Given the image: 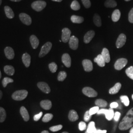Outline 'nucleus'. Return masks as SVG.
Segmentation results:
<instances>
[{
  "label": "nucleus",
  "mask_w": 133,
  "mask_h": 133,
  "mask_svg": "<svg viewBox=\"0 0 133 133\" xmlns=\"http://www.w3.org/2000/svg\"><path fill=\"white\" fill-rule=\"evenodd\" d=\"M41 133H49L48 131H43Z\"/></svg>",
  "instance_id": "54"
},
{
  "label": "nucleus",
  "mask_w": 133,
  "mask_h": 133,
  "mask_svg": "<svg viewBox=\"0 0 133 133\" xmlns=\"http://www.w3.org/2000/svg\"><path fill=\"white\" fill-rule=\"evenodd\" d=\"M19 18L23 24L26 25H30L32 23V19L28 14L21 13L19 14Z\"/></svg>",
  "instance_id": "9"
},
{
  "label": "nucleus",
  "mask_w": 133,
  "mask_h": 133,
  "mask_svg": "<svg viewBox=\"0 0 133 133\" xmlns=\"http://www.w3.org/2000/svg\"><path fill=\"white\" fill-rule=\"evenodd\" d=\"M95 105L96 106L101 108H105L108 105L107 101L103 99H97L95 101Z\"/></svg>",
  "instance_id": "30"
},
{
  "label": "nucleus",
  "mask_w": 133,
  "mask_h": 133,
  "mask_svg": "<svg viewBox=\"0 0 133 133\" xmlns=\"http://www.w3.org/2000/svg\"><path fill=\"white\" fill-rule=\"evenodd\" d=\"M85 133H88V132H87V131H86V132Z\"/></svg>",
  "instance_id": "60"
},
{
  "label": "nucleus",
  "mask_w": 133,
  "mask_h": 133,
  "mask_svg": "<svg viewBox=\"0 0 133 133\" xmlns=\"http://www.w3.org/2000/svg\"><path fill=\"white\" fill-rule=\"evenodd\" d=\"M11 1H12V2H20L21 1V0H10Z\"/></svg>",
  "instance_id": "55"
},
{
  "label": "nucleus",
  "mask_w": 133,
  "mask_h": 133,
  "mask_svg": "<svg viewBox=\"0 0 133 133\" xmlns=\"http://www.w3.org/2000/svg\"><path fill=\"white\" fill-rule=\"evenodd\" d=\"M52 43L50 42H48L45 43L41 48V51L39 54V57L40 58L44 57L46 54H48L49 52L50 51L52 48Z\"/></svg>",
  "instance_id": "5"
},
{
  "label": "nucleus",
  "mask_w": 133,
  "mask_h": 133,
  "mask_svg": "<svg viewBox=\"0 0 133 133\" xmlns=\"http://www.w3.org/2000/svg\"><path fill=\"white\" fill-rule=\"evenodd\" d=\"M52 1L54 2H61L62 0H52Z\"/></svg>",
  "instance_id": "53"
},
{
  "label": "nucleus",
  "mask_w": 133,
  "mask_h": 133,
  "mask_svg": "<svg viewBox=\"0 0 133 133\" xmlns=\"http://www.w3.org/2000/svg\"><path fill=\"white\" fill-rule=\"evenodd\" d=\"M71 8L74 10H78L81 9V6L79 3L76 0H75L71 3Z\"/></svg>",
  "instance_id": "34"
},
{
  "label": "nucleus",
  "mask_w": 133,
  "mask_h": 133,
  "mask_svg": "<svg viewBox=\"0 0 133 133\" xmlns=\"http://www.w3.org/2000/svg\"><path fill=\"white\" fill-rule=\"evenodd\" d=\"M130 133H133V127H132L130 130Z\"/></svg>",
  "instance_id": "52"
},
{
  "label": "nucleus",
  "mask_w": 133,
  "mask_h": 133,
  "mask_svg": "<svg viewBox=\"0 0 133 133\" xmlns=\"http://www.w3.org/2000/svg\"><path fill=\"white\" fill-rule=\"evenodd\" d=\"M30 41L34 49H36L39 45V40L35 35H32L30 38Z\"/></svg>",
  "instance_id": "19"
},
{
  "label": "nucleus",
  "mask_w": 133,
  "mask_h": 133,
  "mask_svg": "<svg viewBox=\"0 0 133 133\" xmlns=\"http://www.w3.org/2000/svg\"><path fill=\"white\" fill-rule=\"evenodd\" d=\"M93 21L95 25L97 27H101L102 26V21L99 15L98 14H94L93 17Z\"/></svg>",
  "instance_id": "31"
},
{
  "label": "nucleus",
  "mask_w": 133,
  "mask_h": 133,
  "mask_svg": "<svg viewBox=\"0 0 133 133\" xmlns=\"http://www.w3.org/2000/svg\"><path fill=\"white\" fill-rule=\"evenodd\" d=\"M94 61L98 65V66H99L101 67H103L105 66V62L101 54L98 55L94 59Z\"/></svg>",
  "instance_id": "21"
},
{
  "label": "nucleus",
  "mask_w": 133,
  "mask_h": 133,
  "mask_svg": "<svg viewBox=\"0 0 133 133\" xmlns=\"http://www.w3.org/2000/svg\"><path fill=\"white\" fill-rule=\"evenodd\" d=\"M83 93L87 97H96L98 93L93 88L89 87H86L82 89Z\"/></svg>",
  "instance_id": "7"
},
{
  "label": "nucleus",
  "mask_w": 133,
  "mask_h": 133,
  "mask_svg": "<svg viewBox=\"0 0 133 133\" xmlns=\"http://www.w3.org/2000/svg\"><path fill=\"white\" fill-rule=\"evenodd\" d=\"M6 112L5 109L0 107V122H3L6 118Z\"/></svg>",
  "instance_id": "33"
},
{
  "label": "nucleus",
  "mask_w": 133,
  "mask_h": 133,
  "mask_svg": "<svg viewBox=\"0 0 133 133\" xmlns=\"http://www.w3.org/2000/svg\"><path fill=\"white\" fill-rule=\"evenodd\" d=\"M87 125L85 122L81 121L78 124V128L81 131H84L86 129Z\"/></svg>",
  "instance_id": "43"
},
{
  "label": "nucleus",
  "mask_w": 133,
  "mask_h": 133,
  "mask_svg": "<svg viewBox=\"0 0 133 133\" xmlns=\"http://www.w3.org/2000/svg\"><path fill=\"white\" fill-rule=\"evenodd\" d=\"M62 128H63V126L62 125H58L51 127L49 128V130L50 131H51L52 132H57V131L60 130L61 129H62Z\"/></svg>",
  "instance_id": "41"
},
{
  "label": "nucleus",
  "mask_w": 133,
  "mask_h": 133,
  "mask_svg": "<svg viewBox=\"0 0 133 133\" xmlns=\"http://www.w3.org/2000/svg\"><path fill=\"white\" fill-rule=\"evenodd\" d=\"M4 71L5 73L9 76H13L15 72V70L14 66L10 65H7L4 66Z\"/></svg>",
  "instance_id": "27"
},
{
  "label": "nucleus",
  "mask_w": 133,
  "mask_h": 133,
  "mask_svg": "<svg viewBox=\"0 0 133 133\" xmlns=\"http://www.w3.org/2000/svg\"><path fill=\"white\" fill-rule=\"evenodd\" d=\"M2 96H3V93L0 90V100L2 99Z\"/></svg>",
  "instance_id": "51"
},
{
  "label": "nucleus",
  "mask_w": 133,
  "mask_h": 133,
  "mask_svg": "<svg viewBox=\"0 0 133 133\" xmlns=\"http://www.w3.org/2000/svg\"><path fill=\"white\" fill-rule=\"evenodd\" d=\"M128 61L125 58H120L118 59L114 64V68L116 70H121L126 66Z\"/></svg>",
  "instance_id": "6"
},
{
  "label": "nucleus",
  "mask_w": 133,
  "mask_h": 133,
  "mask_svg": "<svg viewBox=\"0 0 133 133\" xmlns=\"http://www.w3.org/2000/svg\"><path fill=\"white\" fill-rule=\"evenodd\" d=\"M91 117H92V115L89 114V110H88V111H87L86 112L85 114H84V119L85 121L87 122V121H88L91 118Z\"/></svg>",
  "instance_id": "45"
},
{
  "label": "nucleus",
  "mask_w": 133,
  "mask_h": 133,
  "mask_svg": "<svg viewBox=\"0 0 133 133\" xmlns=\"http://www.w3.org/2000/svg\"><path fill=\"white\" fill-rule=\"evenodd\" d=\"M48 66H49V69L50 71H51L52 73H54L57 71V65L55 63H54V62L51 63L50 64H49Z\"/></svg>",
  "instance_id": "40"
},
{
  "label": "nucleus",
  "mask_w": 133,
  "mask_h": 133,
  "mask_svg": "<svg viewBox=\"0 0 133 133\" xmlns=\"http://www.w3.org/2000/svg\"><path fill=\"white\" fill-rule=\"evenodd\" d=\"M41 107L45 110H49L52 107V103L50 100H43L41 102Z\"/></svg>",
  "instance_id": "18"
},
{
  "label": "nucleus",
  "mask_w": 133,
  "mask_h": 133,
  "mask_svg": "<svg viewBox=\"0 0 133 133\" xmlns=\"http://www.w3.org/2000/svg\"><path fill=\"white\" fill-rule=\"evenodd\" d=\"M96 130L97 129L95 127V122L93 121H91L88 124L86 131L89 133H95Z\"/></svg>",
  "instance_id": "29"
},
{
  "label": "nucleus",
  "mask_w": 133,
  "mask_h": 133,
  "mask_svg": "<svg viewBox=\"0 0 133 133\" xmlns=\"http://www.w3.org/2000/svg\"><path fill=\"white\" fill-rule=\"evenodd\" d=\"M107 130H97L95 133H106Z\"/></svg>",
  "instance_id": "50"
},
{
  "label": "nucleus",
  "mask_w": 133,
  "mask_h": 133,
  "mask_svg": "<svg viewBox=\"0 0 133 133\" xmlns=\"http://www.w3.org/2000/svg\"><path fill=\"white\" fill-rule=\"evenodd\" d=\"M1 77H2V75H1V71H0V79L1 78Z\"/></svg>",
  "instance_id": "56"
},
{
  "label": "nucleus",
  "mask_w": 133,
  "mask_h": 133,
  "mask_svg": "<svg viewBox=\"0 0 133 133\" xmlns=\"http://www.w3.org/2000/svg\"><path fill=\"white\" fill-rule=\"evenodd\" d=\"M37 85L39 89L43 92L46 94H48L50 92V88L46 83L44 82H39L38 83Z\"/></svg>",
  "instance_id": "12"
},
{
  "label": "nucleus",
  "mask_w": 133,
  "mask_h": 133,
  "mask_svg": "<svg viewBox=\"0 0 133 133\" xmlns=\"http://www.w3.org/2000/svg\"><path fill=\"white\" fill-rule=\"evenodd\" d=\"M62 61L67 68H70L71 66V58L68 53H65L62 55Z\"/></svg>",
  "instance_id": "13"
},
{
  "label": "nucleus",
  "mask_w": 133,
  "mask_h": 133,
  "mask_svg": "<svg viewBox=\"0 0 133 133\" xmlns=\"http://www.w3.org/2000/svg\"><path fill=\"white\" fill-rule=\"evenodd\" d=\"M99 110V107L96 106V107L91 108L90 110H89V114H90V115H92L95 114H97V112Z\"/></svg>",
  "instance_id": "42"
},
{
  "label": "nucleus",
  "mask_w": 133,
  "mask_h": 133,
  "mask_svg": "<svg viewBox=\"0 0 133 133\" xmlns=\"http://www.w3.org/2000/svg\"><path fill=\"white\" fill-rule=\"evenodd\" d=\"M81 1L83 5L86 9H88L90 7L91 4L90 0H81Z\"/></svg>",
  "instance_id": "44"
},
{
  "label": "nucleus",
  "mask_w": 133,
  "mask_h": 133,
  "mask_svg": "<svg viewBox=\"0 0 133 133\" xmlns=\"http://www.w3.org/2000/svg\"><path fill=\"white\" fill-rule=\"evenodd\" d=\"M4 51H5V55L8 59L12 60L14 58V50L12 48L9 46L6 47L5 48Z\"/></svg>",
  "instance_id": "15"
},
{
  "label": "nucleus",
  "mask_w": 133,
  "mask_h": 133,
  "mask_svg": "<svg viewBox=\"0 0 133 133\" xmlns=\"http://www.w3.org/2000/svg\"><path fill=\"white\" fill-rule=\"evenodd\" d=\"M20 112L25 121H29V120L30 119V116L29 115L27 109L24 107H21L20 109Z\"/></svg>",
  "instance_id": "20"
},
{
  "label": "nucleus",
  "mask_w": 133,
  "mask_h": 133,
  "mask_svg": "<svg viewBox=\"0 0 133 133\" xmlns=\"http://www.w3.org/2000/svg\"><path fill=\"white\" fill-rule=\"evenodd\" d=\"M95 34V32L93 30L88 31L87 33H86L84 37V42L85 43H90L92 38H94Z\"/></svg>",
  "instance_id": "16"
},
{
  "label": "nucleus",
  "mask_w": 133,
  "mask_h": 133,
  "mask_svg": "<svg viewBox=\"0 0 133 133\" xmlns=\"http://www.w3.org/2000/svg\"><path fill=\"white\" fill-rule=\"evenodd\" d=\"M133 127V108L130 109L119 124L120 130H127Z\"/></svg>",
  "instance_id": "1"
},
{
  "label": "nucleus",
  "mask_w": 133,
  "mask_h": 133,
  "mask_svg": "<svg viewBox=\"0 0 133 133\" xmlns=\"http://www.w3.org/2000/svg\"><path fill=\"white\" fill-rule=\"evenodd\" d=\"M121 87V84L120 83H117L115 84V85L111 88L109 90V94H115L117 93Z\"/></svg>",
  "instance_id": "25"
},
{
  "label": "nucleus",
  "mask_w": 133,
  "mask_h": 133,
  "mask_svg": "<svg viewBox=\"0 0 133 133\" xmlns=\"http://www.w3.org/2000/svg\"><path fill=\"white\" fill-rule=\"evenodd\" d=\"M78 39L76 37L72 36L70 38L69 43L70 48L73 50H76L78 47Z\"/></svg>",
  "instance_id": "10"
},
{
  "label": "nucleus",
  "mask_w": 133,
  "mask_h": 133,
  "mask_svg": "<svg viewBox=\"0 0 133 133\" xmlns=\"http://www.w3.org/2000/svg\"><path fill=\"white\" fill-rule=\"evenodd\" d=\"M2 0H0V5H1V4H2Z\"/></svg>",
  "instance_id": "57"
},
{
  "label": "nucleus",
  "mask_w": 133,
  "mask_h": 133,
  "mask_svg": "<svg viewBox=\"0 0 133 133\" xmlns=\"http://www.w3.org/2000/svg\"><path fill=\"white\" fill-rule=\"evenodd\" d=\"M66 73L64 71H60L58 76V80L60 81H64L66 77Z\"/></svg>",
  "instance_id": "35"
},
{
  "label": "nucleus",
  "mask_w": 133,
  "mask_h": 133,
  "mask_svg": "<svg viewBox=\"0 0 133 133\" xmlns=\"http://www.w3.org/2000/svg\"><path fill=\"white\" fill-rule=\"evenodd\" d=\"M28 94V91L26 90L16 91L12 94V98L15 101H22L27 97Z\"/></svg>",
  "instance_id": "2"
},
{
  "label": "nucleus",
  "mask_w": 133,
  "mask_h": 133,
  "mask_svg": "<svg viewBox=\"0 0 133 133\" xmlns=\"http://www.w3.org/2000/svg\"><path fill=\"white\" fill-rule=\"evenodd\" d=\"M71 22H73L74 23L81 24L84 21L83 17H81V16H79L75 15L71 16Z\"/></svg>",
  "instance_id": "26"
},
{
  "label": "nucleus",
  "mask_w": 133,
  "mask_h": 133,
  "mask_svg": "<svg viewBox=\"0 0 133 133\" xmlns=\"http://www.w3.org/2000/svg\"><path fill=\"white\" fill-rule=\"evenodd\" d=\"M126 42V36L123 34H120L118 37V38L117 39L116 42V46L117 48L123 47L124 44H125Z\"/></svg>",
  "instance_id": "11"
},
{
  "label": "nucleus",
  "mask_w": 133,
  "mask_h": 133,
  "mask_svg": "<svg viewBox=\"0 0 133 133\" xmlns=\"http://www.w3.org/2000/svg\"><path fill=\"white\" fill-rule=\"evenodd\" d=\"M128 19L130 23H133V8L131 9L129 13Z\"/></svg>",
  "instance_id": "46"
},
{
  "label": "nucleus",
  "mask_w": 133,
  "mask_h": 133,
  "mask_svg": "<svg viewBox=\"0 0 133 133\" xmlns=\"http://www.w3.org/2000/svg\"><path fill=\"white\" fill-rule=\"evenodd\" d=\"M125 1H127V2H128V1H131V0H125Z\"/></svg>",
  "instance_id": "58"
},
{
  "label": "nucleus",
  "mask_w": 133,
  "mask_h": 133,
  "mask_svg": "<svg viewBox=\"0 0 133 133\" xmlns=\"http://www.w3.org/2000/svg\"><path fill=\"white\" fill-rule=\"evenodd\" d=\"M132 99H133V95H132Z\"/></svg>",
  "instance_id": "61"
},
{
  "label": "nucleus",
  "mask_w": 133,
  "mask_h": 133,
  "mask_svg": "<svg viewBox=\"0 0 133 133\" xmlns=\"http://www.w3.org/2000/svg\"><path fill=\"white\" fill-rule=\"evenodd\" d=\"M71 31L69 29L65 28L62 30V41L63 42L66 43L69 41L71 37Z\"/></svg>",
  "instance_id": "8"
},
{
  "label": "nucleus",
  "mask_w": 133,
  "mask_h": 133,
  "mask_svg": "<svg viewBox=\"0 0 133 133\" xmlns=\"http://www.w3.org/2000/svg\"><path fill=\"white\" fill-rule=\"evenodd\" d=\"M126 74L127 76L133 80V66H130L126 70Z\"/></svg>",
  "instance_id": "37"
},
{
  "label": "nucleus",
  "mask_w": 133,
  "mask_h": 133,
  "mask_svg": "<svg viewBox=\"0 0 133 133\" xmlns=\"http://www.w3.org/2000/svg\"><path fill=\"white\" fill-rule=\"evenodd\" d=\"M5 11L6 17L10 19H12L14 17V14L12 10L9 6H5Z\"/></svg>",
  "instance_id": "24"
},
{
  "label": "nucleus",
  "mask_w": 133,
  "mask_h": 133,
  "mask_svg": "<svg viewBox=\"0 0 133 133\" xmlns=\"http://www.w3.org/2000/svg\"><path fill=\"white\" fill-rule=\"evenodd\" d=\"M46 5V3L43 1H37L33 2L31 6L33 10L37 11H41L43 10Z\"/></svg>",
  "instance_id": "4"
},
{
  "label": "nucleus",
  "mask_w": 133,
  "mask_h": 133,
  "mask_svg": "<svg viewBox=\"0 0 133 133\" xmlns=\"http://www.w3.org/2000/svg\"><path fill=\"white\" fill-rule=\"evenodd\" d=\"M110 108H111V109L117 108L118 107V104L116 102H113V103H111V104L110 105Z\"/></svg>",
  "instance_id": "49"
},
{
  "label": "nucleus",
  "mask_w": 133,
  "mask_h": 133,
  "mask_svg": "<svg viewBox=\"0 0 133 133\" xmlns=\"http://www.w3.org/2000/svg\"><path fill=\"white\" fill-rule=\"evenodd\" d=\"M53 117V115L52 114H45L44 116H43L42 121L43 122H48L52 119Z\"/></svg>",
  "instance_id": "38"
},
{
  "label": "nucleus",
  "mask_w": 133,
  "mask_h": 133,
  "mask_svg": "<svg viewBox=\"0 0 133 133\" xmlns=\"http://www.w3.org/2000/svg\"><path fill=\"white\" fill-rule=\"evenodd\" d=\"M14 82V80L12 78H10V77H5L4 78V79L2 81V84L4 87H6V85L10 83H12Z\"/></svg>",
  "instance_id": "36"
},
{
  "label": "nucleus",
  "mask_w": 133,
  "mask_h": 133,
  "mask_svg": "<svg viewBox=\"0 0 133 133\" xmlns=\"http://www.w3.org/2000/svg\"><path fill=\"white\" fill-rule=\"evenodd\" d=\"M121 16V13L120 10H115L113 12L111 15V19L114 22H117L119 20Z\"/></svg>",
  "instance_id": "28"
},
{
  "label": "nucleus",
  "mask_w": 133,
  "mask_h": 133,
  "mask_svg": "<svg viewBox=\"0 0 133 133\" xmlns=\"http://www.w3.org/2000/svg\"><path fill=\"white\" fill-rule=\"evenodd\" d=\"M82 65L86 71L89 72L93 70V64L90 60H83L82 61Z\"/></svg>",
  "instance_id": "14"
},
{
  "label": "nucleus",
  "mask_w": 133,
  "mask_h": 133,
  "mask_svg": "<svg viewBox=\"0 0 133 133\" xmlns=\"http://www.w3.org/2000/svg\"><path fill=\"white\" fill-rule=\"evenodd\" d=\"M105 5L107 8H115L117 5V3L114 0H107L105 3Z\"/></svg>",
  "instance_id": "32"
},
{
  "label": "nucleus",
  "mask_w": 133,
  "mask_h": 133,
  "mask_svg": "<svg viewBox=\"0 0 133 133\" xmlns=\"http://www.w3.org/2000/svg\"><path fill=\"white\" fill-rule=\"evenodd\" d=\"M68 117L69 120L72 122L76 121L78 119V115L76 111H75V110H71L70 111Z\"/></svg>",
  "instance_id": "23"
},
{
  "label": "nucleus",
  "mask_w": 133,
  "mask_h": 133,
  "mask_svg": "<svg viewBox=\"0 0 133 133\" xmlns=\"http://www.w3.org/2000/svg\"><path fill=\"white\" fill-rule=\"evenodd\" d=\"M43 112H40L38 114H36L34 116V120L36 121H37L39 120V119L41 118L42 115H43Z\"/></svg>",
  "instance_id": "47"
},
{
  "label": "nucleus",
  "mask_w": 133,
  "mask_h": 133,
  "mask_svg": "<svg viewBox=\"0 0 133 133\" xmlns=\"http://www.w3.org/2000/svg\"><path fill=\"white\" fill-rule=\"evenodd\" d=\"M97 114H104L105 116V118L108 120H111L112 118L114 117V112L113 109L110 108L109 109H99L98 111Z\"/></svg>",
  "instance_id": "3"
},
{
  "label": "nucleus",
  "mask_w": 133,
  "mask_h": 133,
  "mask_svg": "<svg viewBox=\"0 0 133 133\" xmlns=\"http://www.w3.org/2000/svg\"><path fill=\"white\" fill-rule=\"evenodd\" d=\"M121 101L123 103L125 106H128L130 104V101L128 97L127 96H120Z\"/></svg>",
  "instance_id": "39"
},
{
  "label": "nucleus",
  "mask_w": 133,
  "mask_h": 133,
  "mask_svg": "<svg viewBox=\"0 0 133 133\" xmlns=\"http://www.w3.org/2000/svg\"><path fill=\"white\" fill-rule=\"evenodd\" d=\"M62 133H68V132H63Z\"/></svg>",
  "instance_id": "59"
},
{
  "label": "nucleus",
  "mask_w": 133,
  "mask_h": 133,
  "mask_svg": "<svg viewBox=\"0 0 133 133\" xmlns=\"http://www.w3.org/2000/svg\"><path fill=\"white\" fill-rule=\"evenodd\" d=\"M101 55L103 57L105 63H109L110 62V58L109 51L107 48H104L103 49V51L102 52Z\"/></svg>",
  "instance_id": "22"
},
{
  "label": "nucleus",
  "mask_w": 133,
  "mask_h": 133,
  "mask_svg": "<svg viewBox=\"0 0 133 133\" xmlns=\"http://www.w3.org/2000/svg\"><path fill=\"white\" fill-rule=\"evenodd\" d=\"M120 115H121V114L119 112H118V111L116 112L114 114V120L115 121H118L119 120V118H120Z\"/></svg>",
  "instance_id": "48"
},
{
  "label": "nucleus",
  "mask_w": 133,
  "mask_h": 133,
  "mask_svg": "<svg viewBox=\"0 0 133 133\" xmlns=\"http://www.w3.org/2000/svg\"><path fill=\"white\" fill-rule=\"evenodd\" d=\"M22 62L26 68H28L31 63V56L27 53H25L22 57Z\"/></svg>",
  "instance_id": "17"
}]
</instances>
